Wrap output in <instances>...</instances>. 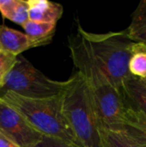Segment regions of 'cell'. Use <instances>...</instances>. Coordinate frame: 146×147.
Listing matches in <instances>:
<instances>
[{
  "mask_svg": "<svg viewBox=\"0 0 146 147\" xmlns=\"http://www.w3.org/2000/svg\"><path fill=\"white\" fill-rule=\"evenodd\" d=\"M66 81H56L45 76L27 59L18 55L0 89V97L7 92L31 98L43 99L59 96Z\"/></svg>",
  "mask_w": 146,
  "mask_h": 147,
  "instance_id": "5b68a950",
  "label": "cell"
},
{
  "mask_svg": "<svg viewBox=\"0 0 146 147\" xmlns=\"http://www.w3.org/2000/svg\"><path fill=\"white\" fill-rule=\"evenodd\" d=\"M0 99L20 113L42 135L57 137L83 147L63 114L61 94L50 98L31 99L7 92Z\"/></svg>",
  "mask_w": 146,
  "mask_h": 147,
  "instance_id": "277c9868",
  "label": "cell"
},
{
  "mask_svg": "<svg viewBox=\"0 0 146 147\" xmlns=\"http://www.w3.org/2000/svg\"><path fill=\"white\" fill-rule=\"evenodd\" d=\"M63 114L83 147H103V126L90 90L80 72L66 80L61 93Z\"/></svg>",
  "mask_w": 146,
  "mask_h": 147,
  "instance_id": "7a4b0ae2",
  "label": "cell"
},
{
  "mask_svg": "<svg viewBox=\"0 0 146 147\" xmlns=\"http://www.w3.org/2000/svg\"><path fill=\"white\" fill-rule=\"evenodd\" d=\"M124 108L146 114V83L133 75L126 78L119 88Z\"/></svg>",
  "mask_w": 146,
  "mask_h": 147,
  "instance_id": "52a82bcc",
  "label": "cell"
},
{
  "mask_svg": "<svg viewBox=\"0 0 146 147\" xmlns=\"http://www.w3.org/2000/svg\"><path fill=\"white\" fill-rule=\"evenodd\" d=\"M120 131L134 141L146 146V114L124 108Z\"/></svg>",
  "mask_w": 146,
  "mask_h": 147,
  "instance_id": "ba28073f",
  "label": "cell"
},
{
  "mask_svg": "<svg viewBox=\"0 0 146 147\" xmlns=\"http://www.w3.org/2000/svg\"><path fill=\"white\" fill-rule=\"evenodd\" d=\"M0 12L4 18L22 26L28 21L27 0H0Z\"/></svg>",
  "mask_w": 146,
  "mask_h": 147,
  "instance_id": "4fadbf2b",
  "label": "cell"
},
{
  "mask_svg": "<svg viewBox=\"0 0 146 147\" xmlns=\"http://www.w3.org/2000/svg\"><path fill=\"white\" fill-rule=\"evenodd\" d=\"M16 57L3 53L0 54V89L3 86L6 75L15 64Z\"/></svg>",
  "mask_w": 146,
  "mask_h": 147,
  "instance_id": "2e32d148",
  "label": "cell"
},
{
  "mask_svg": "<svg viewBox=\"0 0 146 147\" xmlns=\"http://www.w3.org/2000/svg\"><path fill=\"white\" fill-rule=\"evenodd\" d=\"M28 4V20L38 22L57 24L61 18L64 8L60 3L47 0H27Z\"/></svg>",
  "mask_w": 146,
  "mask_h": 147,
  "instance_id": "9c48e42d",
  "label": "cell"
},
{
  "mask_svg": "<svg viewBox=\"0 0 146 147\" xmlns=\"http://www.w3.org/2000/svg\"><path fill=\"white\" fill-rule=\"evenodd\" d=\"M3 53V49H2V47H1V46H0V54Z\"/></svg>",
  "mask_w": 146,
  "mask_h": 147,
  "instance_id": "d6986e66",
  "label": "cell"
},
{
  "mask_svg": "<svg viewBox=\"0 0 146 147\" xmlns=\"http://www.w3.org/2000/svg\"><path fill=\"white\" fill-rule=\"evenodd\" d=\"M103 147H146L132 140L122 131L103 130Z\"/></svg>",
  "mask_w": 146,
  "mask_h": 147,
  "instance_id": "9a60e30c",
  "label": "cell"
},
{
  "mask_svg": "<svg viewBox=\"0 0 146 147\" xmlns=\"http://www.w3.org/2000/svg\"><path fill=\"white\" fill-rule=\"evenodd\" d=\"M129 71L136 78L141 79L146 78V46L135 42L129 61Z\"/></svg>",
  "mask_w": 146,
  "mask_h": 147,
  "instance_id": "5bb4252c",
  "label": "cell"
},
{
  "mask_svg": "<svg viewBox=\"0 0 146 147\" xmlns=\"http://www.w3.org/2000/svg\"><path fill=\"white\" fill-rule=\"evenodd\" d=\"M34 147H81L57 137L44 136Z\"/></svg>",
  "mask_w": 146,
  "mask_h": 147,
  "instance_id": "e0dca14e",
  "label": "cell"
},
{
  "mask_svg": "<svg viewBox=\"0 0 146 147\" xmlns=\"http://www.w3.org/2000/svg\"><path fill=\"white\" fill-rule=\"evenodd\" d=\"M69 48L77 71L81 73L90 90L103 128L120 131L124 105L119 90L97 64L78 33L69 37Z\"/></svg>",
  "mask_w": 146,
  "mask_h": 147,
  "instance_id": "6da1fadb",
  "label": "cell"
},
{
  "mask_svg": "<svg viewBox=\"0 0 146 147\" xmlns=\"http://www.w3.org/2000/svg\"><path fill=\"white\" fill-rule=\"evenodd\" d=\"M0 46L3 53L15 57L31 48L29 40L25 33L5 25H0Z\"/></svg>",
  "mask_w": 146,
  "mask_h": 147,
  "instance_id": "30bf717a",
  "label": "cell"
},
{
  "mask_svg": "<svg viewBox=\"0 0 146 147\" xmlns=\"http://www.w3.org/2000/svg\"><path fill=\"white\" fill-rule=\"evenodd\" d=\"M0 133L19 147H34L43 137L20 113L1 99Z\"/></svg>",
  "mask_w": 146,
  "mask_h": 147,
  "instance_id": "8992f818",
  "label": "cell"
},
{
  "mask_svg": "<svg viewBox=\"0 0 146 147\" xmlns=\"http://www.w3.org/2000/svg\"><path fill=\"white\" fill-rule=\"evenodd\" d=\"M126 32L133 41L146 46V0H142L133 12Z\"/></svg>",
  "mask_w": 146,
  "mask_h": 147,
  "instance_id": "7c38bea8",
  "label": "cell"
},
{
  "mask_svg": "<svg viewBox=\"0 0 146 147\" xmlns=\"http://www.w3.org/2000/svg\"><path fill=\"white\" fill-rule=\"evenodd\" d=\"M143 80H144V81H145V83H146V78H145V79H143Z\"/></svg>",
  "mask_w": 146,
  "mask_h": 147,
  "instance_id": "ffe728a7",
  "label": "cell"
},
{
  "mask_svg": "<svg viewBox=\"0 0 146 147\" xmlns=\"http://www.w3.org/2000/svg\"><path fill=\"white\" fill-rule=\"evenodd\" d=\"M22 27L29 40L31 48L50 43L56 31V24L54 23L38 22L29 20Z\"/></svg>",
  "mask_w": 146,
  "mask_h": 147,
  "instance_id": "8fae6325",
  "label": "cell"
},
{
  "mask_svg": "<svg viewBox=\"0 0 146 147\" xmlns=\"http://www.w3.org/2000/svg\"><path fill=\"white\" fill-rule=\"evenodd\" d=\"M0 147H19L12 140L5 137L0 133Z\"/></svg>",
  "mask_w": 146,
  "mask_h": 147,
  "instance_id": "ac0fdd59",
  "label": "cell"
},
{
  "mask_svg": "<svg viewBox=\"0 0 146 147\" xmlns=\"http://www.w3.org/2000/svg\"><path fill=\"white\" fill-rule=\"evenodd\" d=\"M77 33L110 82L119 90L122 82L131 76L129 61L135 42L129 38L126 30L96 34L84 30L78 23Z\"/></svg>",
  "mask_w": 146,
  "mask_h": 147,
  "instance_id": "3957f363",
  "label": "cell"
}]
</instances>
